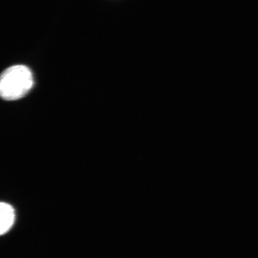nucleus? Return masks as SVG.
<instances>
[{
	"label": "nucleus",
	"instance_id": "1",
	"mask_svg": "<svg viewBox=\"0 0 258 258\" xmlns=\"http://www.w3.org/2000/svg\"><path fill=\"white\" fill-rule=\"evenodd\" d=\"M31 71L24 64H16L3 72L0 80V94L6 101L23 98L33 86Z\"/></svg>",
	"mask_w": 258,
	"mask_h": 258
},
{
	"label": "nucleus",
	"instance_id": "2",
	"mask_svg": "<svg viewBox=\"0 0 258 258\" xmlns=\"http://www.w3.org/2000/svg\"><path fill=\"white\" fill-rule=\"evenodd\" d=\"M0 234L4 235L11 230L15 221V211L8 203L2 202L0 205Z\"/></svg>",
	"mask_w": 258,
	"mask_h": 258
}]
</instances>
